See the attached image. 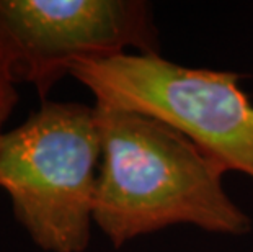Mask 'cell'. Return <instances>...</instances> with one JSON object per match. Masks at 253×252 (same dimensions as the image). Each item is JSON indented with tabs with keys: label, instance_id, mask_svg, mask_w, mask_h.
Returning <instances> with one entry per match:
<instances>
[{
	"label": "cell",
	"instance_id": "obj_1",
	"mask_svg": "<svg viewBox=\"0 0 253 252\" xmlns=\"http://www.w3.org/2000/svg\"><path fill=\"white\" fill-rule=\"evenodd\" d=\"M100 165L93 223L120 249L171 224L209 233L250 231L222 187L225 170L185 135L152 116L96 103Z\"/></svg>",
	"mask_w": 253,
	"mask_h": 252
},
{
	"label": "cell",
	"instance_id": "obj_2",
	"mask_svg": "<svg viewBox=\"0 0 253 252\" xmlns=\"http://www.w3.org/2000/svg\"><path fill=\"white\" fill-rule=\"evenodd\" d=\"M98 165L93 106L44 100L20 126L0 133V189L46 252L88 248Z\"/></svg>",
	"mask_w": 253,
	"mask_h": 252
},
{
	"label": "cell",
	"instance_id": "obj_3",
	"mask_svg": "<svg viewBox=\"0 0 253 252\" xmlns=\"http://www.w3.org/2000/svg\"><path fill=\"white\" fill-rule=\"evenodd\" d=\"M96 103L167 123L227 170L253 180V103L230 71L186 67L160 54L123 52L72 64Z\"/></svg>",
	"mask_w": 253,
	"mask_h": 252
},
{
	"label": "cell",
	"instance_id": "obj_4",
	"mask_svg": "<svg viewBox=\"0 0 253 252\" xmlns=\"http://www.w3.org/2000/svg\"><path fill=\"white\" fill-rule=\"evenodd\" d=\"M159 54L152 7L142 0H0V71L44 101L72 64L127 52Z\"/></svg>",
	"mask_w": 253,
	"mask_h": 252
},
{
	"label": "cell",
	"instance_id": "obj_5",
	"mask_svg": "<svg viewBox=\"0 0 253 252\" xmlns=\"http://www.w3.org/2000/svg\"><path fill=\"white\" fill-rule=\"evenodd\" d=\"M18 101L17 89L0 71V128L12 113L15 103Z\"/></svg>",
	"mask_w": 253,
	"mask_h": 252
}]
</instances>
